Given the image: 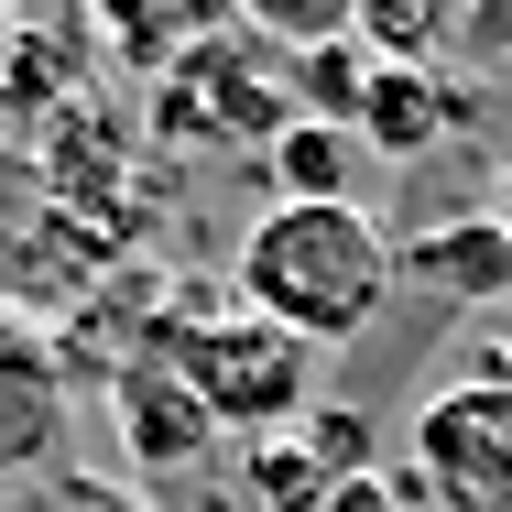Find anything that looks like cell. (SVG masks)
<instances>
[{
	"mask_svg": "<svg viewBox=\"0 0 512 512\" xmlns=\"http://www.w3.org/2000/svg\"><path fill=\"white\" fill-rule=\"evenodd\" d=\"M393 284H404V262H393V240L371 229L360 197L262 207L240 229V251H229V295L251 316H273L284 338H306V349H349L360 327H382Z\"/></svg>",
	"mask_w": 512,
	"mask_h": 512,
	"instance_id": "cell-1",
	"label": "cell"
},
{
	"mask_svg": "<svg viewBox=\"0 0 512 512\" xmlns=\"http://www.w3.org/2000/svg\"><path fill=\"white\" fill-rule=\"evenodd\" d=\"M327 512H414V491L393 480V469H360V480H338V491H327Z\"/></svg>",
	"mask_w": 512,
	"mask_h": 512,
	"instance_id": "cell-16",
	"label": "cell"
},
{
	"mask_svg": "<svg viewBox=\"0 0 512 512\" xmlns=\"http://www.w3.org/2000/svg\"><path fill=\"white\" fill-rule=\"evenodd\" d=\"M306 447L327 458V469H338V480H360L382 436H371V414H338V404H316V414H306Z\"/></svg>",
	"mask_w": 512,
	"mask_h": 512,
	"instance_id": "cell-15",
	"label": "cell"
},
{
	"mask_svg": "<svg viewBox=\"0 0 512 512\" xmlns=\"http://www.w3.org/2000/svg\"><path fill=\"white\" fill-rule=\"evenodd\" d=\"M458 120H469V88L458 77H436V66H371V88H360V153H382V164H425L436 142H458Z\"/></svg>",
	"mask_w": 512,
	"mask_h": 512,
	"instance_id": "cell-7",
	"label": "cell"
},
{
	"mask_svg": "<svg viewBox=\"0 0 512 512\" xmlns=\"http://www.w3.org/2000/svg\"><path fill=\"white\" fill-rule=\"evenodd\" d=\"M404 491L436 512H512V382H436L414 404Z\"/></svg>",
	"mask_w": 512,
	"mask_h": 512,
	"instance_id": "cell-4",
	"label": "cell"
},
{
	"mask_svg": "<svg viewBox=\"0 0 512 512\" xmlns=\"http://www.w3.org/2000/svg\"><path fill=\"white\" fill-rule=\"evenodd\" d=\"M349 11H360V0H229V22H240V33H262L273 55L338 44V33H349Z\"/></svg>",
	"mask_w": 512,
	"mask_h": 512,
	"instance_id": "cell-14",
	"label": "cell"
},
{
	"mask_svg": "<svg viewBox=\"0 0 512 512\" xmlns=\"http://www.w3.org/2000/svg\"><path fill=\"white\" fill-rule=\"evenodd\" d=\"M393 262H404V284H425L436 306H512V240H502L491 207L436 218L425 240H393Z\"/></svg>",
	"mask_w": 512,
	"mask_h": 512,
	"instance_id": "cell-8",
	"label": "cell"
},
{
	"mask_svg": "<svg viewBox=\"0 0 512 512\" xmlns=\"http://www.w3.org/2000/svg\"><path fill=\"white\" fill-rule=\"evenodd\" d=\"M295 120V88H284V55L262 33H197L164 77H153V131L164 142H273Z\"/></svg>",
	"mask_w": 512,
	"mask_h": 512,
	"instance_id": "cell-3",
	"label": "cell"
},
{
	"mask_svg": "<svg viewBox=\"0 0 512 512\" xmlns=\"http://www.w3.org/2000/svg\"><path fill=\"white\" fill-rule=\"evenodd\" d=\"M284 88H295V120H360V88H371V55L338 33V44H306L284 55Z\"/></svg>",
	"mask_w": 512,
	"mask_h": 512,
	"instance_id": "cell-13",
	"label": "cell"
},
{
	"mask_svg": "<svg viewBox=\"0 0 512 512\" xmlns=\"http://www.w3.org/2000/svg\"><path fill=\"white\" fill-rule=\"evenodd\" d=\"M142 349H164L186 382H197V404L218 414V436H295L316 414V349L306 338H284L273 316H251L240 295H218V284H175L153 327H142Z\"/></svg>",
	"mask_w": 512,
	"mask_h": 512,
	"instance_id": "cell-2",
	"label": "cell"
},
{
	"mask_svg": "<svg viewBox=\"0 0 512 512\" xmlns=\"http://www.w3.org/2000/svg\"><path fill=\"white\" fill-rule=\"evenodd\" d=\"M262 175H273V207H338L360 197V131L349 120H284L262 142Z\"/></svg>",
	"mask_w": 512,
	"mask_h": 512,
	"instance_id": "cell-9",
	"label": "cell"
},
{
	"mask_svg": "<svg viewBox=\"0 0 512 512\" xmlns=\"http://www.w3.org/2000/svg\"><path fill=\"white\" fill-rule=\"evenodd\" d=\"M349 44L371 66H436L458 44V0H360L349 11Z\"/></svg>",
	"mask_w": 512,
	"mask_h": 512,
	"instance_id": "cell-11",
	"label": "cell"
},
{
	"mask_svg": "<svg viewBox=\"0 0 512 512\" xmlns=\"http://www.w3.org/2000/svg\"><path fill=\"white\" fill-rule=\"evenodd\" d=\"M109 512H142V502H109Z\"/></svg>",
	"mask_w": 512,
	"mask_h": 512,
	"instance_id": "cell-22",
	"label": "cell"
},
{
	"mask_svg": "<svg viewBox=\"0 0 512 512\" xmlns=\"http://www.w3.org/2000/svg\"><path fill=\"white\" fill-rule=\"evenodd\" d=\"M458 33H469L480 55H512V0H469V11H458Z\"/></svg>",
	"mask_w": 512,
	"mask_h": 512,
	"instance_id": "cell-17",
	"label": "cell"
},
{
	"mask_svg": "<svg viewBox=\"0 0 512 512\" xmlns=\"http://www.w3.org/2000/svg\"><path fill=\"white\" fill-rule=\"evenodd\" d=\"M491 218H502V240H512V164H502V186H491Z\"/></svg>",
	"mask_w": 512,
	"mask_h": 512,
	"instance_id": "cell-18",
	"label": "cell"
},
{
	"mask_svg": "<svg viewBox=\"0 0 512 512\" xmlns=\"http://www.w3.org/2000/svg\"><path fill=\"white\" fill-rule=\"evenodd\" d=\"M0 11H66V0H0Z\"/></svg>",
	"mask_w": 512,
	"mask_h": 512,
	"instance_id": "cell-20",
	"label": "cell"
},
{
	"mask_svg": "<svg viewBox=\"0 0 512 512\" xmlns=\"http://www.w3.org/2000/svg\"><path fill=\"white\" fill-rule=\"evenodd\" d=\"M240 491H251L262 512H327L338 469L316 458V447H306V425H295V436H251V447H240Z\"/></svg>",
	"mask_w": 512,
	"mask_h": 512,
	"instance_id": "cell-12",
	"label": "cell"
},
{
	"mask_svg": "<svg viewBox=\"0 0 512 512\" xmlns=\"http://www.w3.org/2000/svg\"><path fill=\"white\" fill-rule=\"evenodd\" d=\"M66 338H44L22 306H0V491L11 480H55L66 458Z\"/></svg>",
	"mask_w": 512,
	"mask_h": 512,
	"instance_id": "cell-5",
	"label": "cell"
},
{
	"mask_svg": "<svg viewBox=\"0 0 512 512\" xmlns=\"http://www.w3.org/2000/svg\"><path fill=\"white\" fill-rule=\"evenodd\" d=\"M11 44H22V11H0V66H11Z\"/></svg>",
	"mask_w": 512,
	"mask_h": 512,
	"instance_id": "cell-19",
	"label": "cell"
},
{
	"mask_svg": "<svg viewBox=\"0 0 512 512\" xmlns=\"http://www.w3.org/2000/svg\"><path fill=\"white\" fill-rule=\"evenodd\" d=\"M109 425H120V458L142 480H186V469H207V447H218V414L197 404V382L164 349H142V360L109 371Z\"/></svg>",
	"mask_w": 512,
	"mask_h": 512,
	"instance_id": "cell-6",
	"label": "cell"
},
{
	"mask_svg": "<svg viewBox=\"0 0 512 512\" xmlns=\"http://www.w3.org/2000/svg\"><path fill=\"white\" fill-rule=\"evenodd\" d=\"M491 382H512V338H502V360H491Z\"/></svg>",
	"mask_w": 512,
	"mask_h": 512,
	"instance_id": "cell-21",
	"label": "cell"
},
{
	"mask_svg": "<svg viewBox=\"0 0 512 512\" xmlns=\"http://www.w3.org/2000/svg\"><path fill=\"white\" fill-rule=\"evenodd\" d=\"M207 11H229V0H88V33H99L131 77H164V66L197 44Z\"/></svg>",
	"mask_w": 512,
	"mask_h": 512,
	"instance_id": "cell-10",
	"label": "cell"
}]
</instances>
